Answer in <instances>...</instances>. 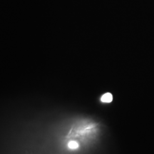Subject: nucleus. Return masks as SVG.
Masks as SVG:
<instances>
[{
	"label": "nucleus",
	"instance_id": "f257e3e1",
	"mask_svg": "<svg viewBox=\"0 0 154 154\" xmlns=\"http://www.w3.org/2000/svg\"><path fill=\"white\" fill-rule=\"evenodd\" d=\"M101 101L103 103H110L113 101V96L111 93H106L101 96Z\"/></svg>",
	"mask_w": 154,
	"mask_h": 154
},
{
	"label": "nucleus",
	"instance_id": "f03ea898",
	"mask_svg": "<svg viewBox=\"0 0 154 154\" xmlns=\"http://www.w3.org/2000/svg\"><path fill=\"white\" fill-rule=\"evenodd\" d=\"M68 146L69 149H78L79 146V143H77L76 141H74V140H72V141H70L68 144Z\"/></svg>",
	"mask_w": 154,
	"mask_h": 154
}]
</instances>
